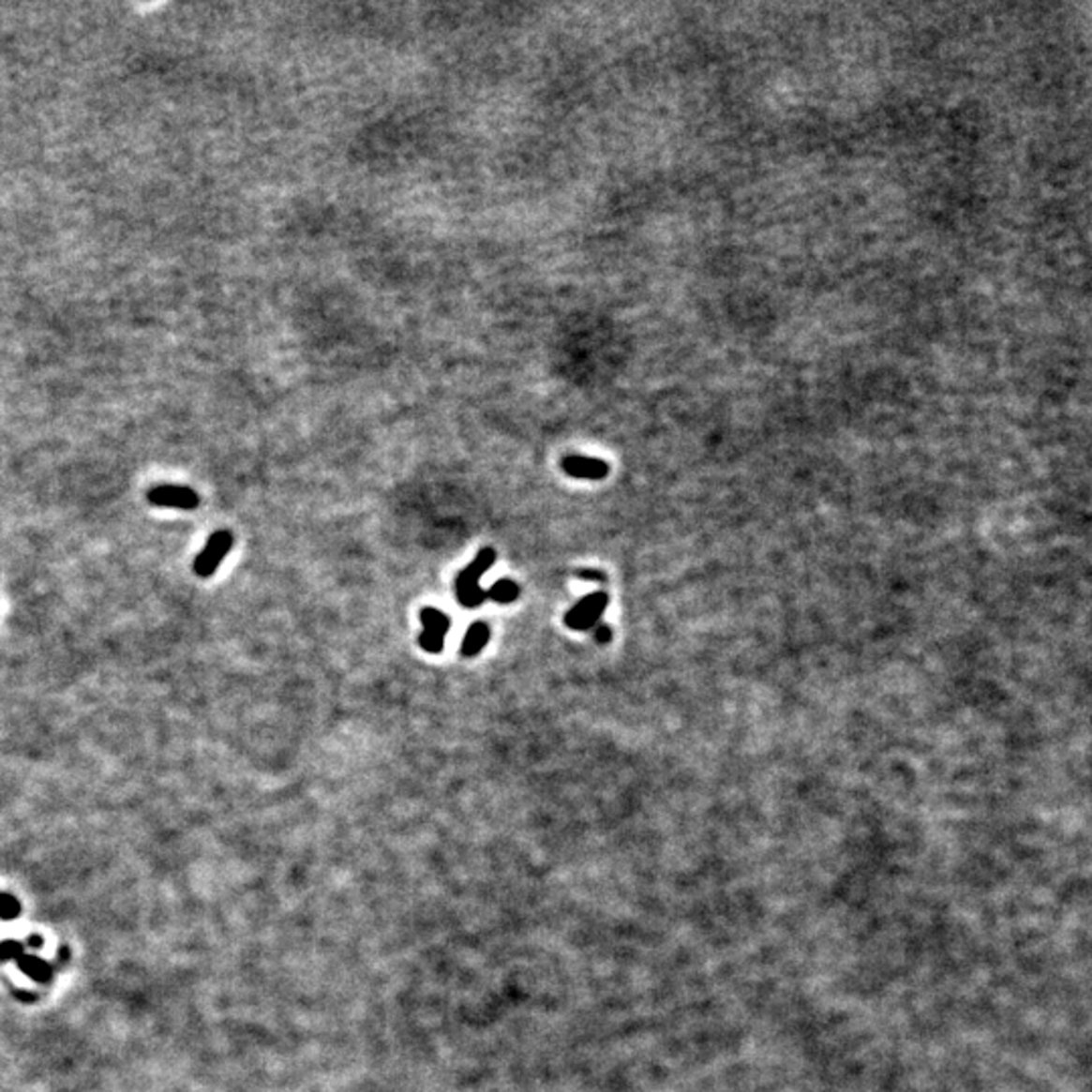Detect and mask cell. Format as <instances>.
I'll return each mask as SVG.
<instances>
[{"label":"cell","mask_w":1092,"mask_h":1092,"mask_svg":"<svg viewBox=\"0 0 1092 1092\" xmlns=\"http://www.w3.org/2000/svg\"><path fill=\"white\" fill-rule=\"evenodd\" d=\"M494 561H496V550L494 548H482L478 552V557H475L468 564V567L457 575L456 593H457L459 606L473 609V607H480L482 603L487 599L486 591L480 587V579L487 573V569L492 567Z\"/></svg>","instance_id":"6da1fadb"},{"label":"cell","mask_w":1092,"mask_h":1092,"mask_svg":"<svg viewBox=\"0 0 1092 1092\" xmlns=\"http://www.w3.org/2000/svg\"><path fill=\"white\" fill-rule=\"evenodd\" d=\"M607 606L609 595L603 593V591L585 595L573 609H569L564 623H567V627L575 629V632H587V629H593L599 623L601 615L607 609Z\"/></svg>","instance_id":"7a4b0ae2"},{"label":"cell","mask_w":1092,"mask_h":1092,"mask_svg":"<svg viewBox=\"0 0 1092 1092\" xmlns=\"http://www.w3.org/2000/svg\"><path fill=\"white\" fill-rule=\"evenodd\" d=\"M231 546H233V534L229 531H217L211 534L207 546L202 548L201 555L195 561V573L202 579H207L217 569L223 559L229 555Z\"/></svg>","instance_id":"3957f363"},{"label":"cell","mask_w":1092,"mask_h":1092,"mask_svg":"<svg viewBox=\"0 0 1092 1092\" xmlns=\"http://www.w3.org/2000/svg\"><path fill=\"white\" fill-rule=\"evenodd\" d=\"M421 623H423V634L419 637L421 648L429 653H440L443 650L449 625H452L449 623V618L440 609L426 607L421 611Z\"/></svg>","instance_id":"277c9868"},{"label":"cell","mask_w":1092,"mask_h":1092,"mask_svg":"<svg viewBox=\"0 0 1092 1092\" xmlns=\"http://www.w3.org/2000/svg\"><path fill=\"white\" fill-rule=\"evenodd\" d=\"M148 500H150V504H154V506L176 508V510H195L201 504L199 494L195 490H190V487L166 486V484L150 490Z\"/></svg>","instance_id":"5b68a950"},{"label":"cell","mask_w":1092,"mask_h":1092,"mask_svg":"<svg viewBox=\"0 0 1092 1092\" xmlns=\"http://www.w3.org/2000/svg\"><path fill=\"white\" fill-rule=\"evenodd\" d=\"M562 470L567 471L571 478L579 480H603L609 473V466L606 461L595 457H581L571 456L562 461Z\"/></svg>","instance_id":"8992f818"},{"label":"cell","mask_w":1092,"mask_h":1092,"mask_svg":"<svg viewBox=\"0 0 1092 1092\" xmlns=\"http://www.w3.org/2000/svg\"><path fill=\"white\" fill-rule=\"evenodd\" d=\"M487 639H490V627H487V623H484V621L473 623L468 629L464 644H461V655H464V658H473V655H478L486 648Z\"/></svg>","instance_id":"52a82bcc"},{"label":"cell","mask_w":1092,"mask_h":1092,"mask_svg":"<svg viewBox=\"0 0 1092 1092\" xmlns=\"http://www.w3.org/2000/svg\"><path fill=\"white\" fill-rule=\"evenodd\" d=\"M19 967L22 969V973H27L31 980L35 981H49L51 980V967L49 963H45L43 959H38L35 955H21L19 957Z\"/></svg>","instance_id":"ba28073f"},{"label":"cell","mask_w":1092,"mask_h":1092,"mask_svg":"<svg viewBox=\"0 0 1092 1092\" xmlns=\"http://www.w3.org/2000/svg\"><path fill=\"white\" fill-rule=\"evenodd\" d=\"M486 595L496 603H514L520 595V589L512 579H500L490 587V591H486Z\"/></svg>","instance_id":"9c48e42d"},{"label":"cell","mask_w":1092,"mask_h":1092,"mask_svg":"<svg viewBox=\"0 0 1092 1092\" xmlns=\"http://www.w3.org/2000/svg\"><path fill=\"white\" fill-rule=\"evenodd\" d=\"M21 912V905L8 894H0V919H15Z\"/></svg>","instance_id":"30bf717a"},{"label":"cell","mask_w":1092,"mask_h":1092,"mask_svg":"<svg viewBox=\"0 0 1092 1092\" xmlns=\"http://www.w3.org/2000/svg\"><path fill=\"white\" fill-rule=\"evenodd\" d=\"M22 955V945L17 941H5L0 943V961H8V959H19Z\"/></svg>","instance_id":"8fae6325"},{"label":"cell","mask_w":1092,"mask_h":1092,"mask_svg":"<svg viewBox=\"0 0 1092 1092\" xmlns=\"http://www.w3.org/2000/svg\"><path fill=\"white\" fill-rule=\"evenodd\" d=\"M595 639L599 641V644H607V641H611V627L606 623H597L595 625Z\"/></svg>","instance_id":"7c38bea8"},{"label":"cell","mask_w":1092,"mask_h":1092,"mask_svg":"<svg viewBox=\"0 0 1092 1092\" xmlns=\"http://www.w3.org/2000/svg\"><path fill=\"white\" fill-rule=\"evenodd\" d=\"M576 576H581V579H589V581H603V575L597 571H579Z\"/></svg>","instance_id":"4fadbf2b"},{"label":"cell","mask_w":1092,"mask_h":1092,"mask_svg":"<svg viewBox=\"0 0 1092 1092\" xmlns=\"http://www.w3.org/2000/svg\"><path fill=\"white\" fill-rule=\"evenodd\" d=\"M31 945L33 947H41L43 945V939H38V936H31Z\"/></svg>","instance_id":"5bb4252c"}]
</instances>
